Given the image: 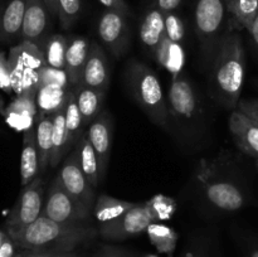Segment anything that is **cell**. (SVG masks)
I'll return each instance as SVG.
<instances>
[{
	"instance_id": "74e56055",
	"label": "cell",
	"mask_w": 258,
	"mask_h": 257,
	"mask_svg": "<svg viewBox=\"0 0 258 257\" xmlns=\"http://www.w3.org/2000/svg\"><path fill=\"white\" fill-rule=\"evenodd\" d=\"M237 110L241 111L246 116H248L251 120L258 123V100L253 98V100H239Z\"/></svg>"
},
{
	"instance_id": "f6af8a7d",
	"label": "cell",
	"mask_w": 258,
	"mask_h": 257,
	"mask_svg": "<svg viewBox=\"0 0 258 257\" xmlns=\"http://www.w3.org/2000/svg\"><path fill=\"white\" fill-rule=\"evenodd\" d=\"M45 4H47L48 9H49L50 14L52 15H57L58 17V4L57 0H44Z\"/></svg>"
},
{
	"instance_id": "d590c367",
	"label": "cell",
	"mask_w": 258,
	"mask_h": 257,
	"mask_svg": "<svg viewBox=\"0 0 258 257\" xmlns=\"http://www.w3.org/2000/svg\"><path fill=\"white\" fill-rule=\"evenodd\" d=\"M165 35L176 43H183L185 37L183 19L174 12L165 14Z\"/></svg>"
},
{
	"instance_id": "db71d44e",
	"label": "cell",
	"mask_w": 258,
	"mask_h": 257,
	"mask_svg": "<svg viewBox=\"0 0 258 257\" xmlns=\"http://www.w3.org/2000/svg\"><path fill=\"white\" fill-rule=\"evenodd\" d=\"M256 166H257V169H258V159H257V161H256Z\"/></svg>"
},
{
	"instance_id": "484cf974",
	"label": "cell",
	"mask_w": 258,
	"mask_h": 257,
	"mask_svg": "<svg viewBox=\"0 0 258 257\" xmlns=\"http://www.w3.org/2000/svg\"><path fill=\"white\" fill-rule=\"evenodd\" d=\"M52 130L53 115H38L35 121V143L39 155V171L43 173L50 166V154H52Z\"/></svg>"
},
{
	"instance_id": "60d3db41",
	"label": "cell",
	"mask_w": 258,
	"mask_h": 257,
	"mask_svg": "<svg viewBox=\"0 0 258 257\" xmlns=\"http://www.w3.org/2000/svg\"><path fill=\"white\" fill-rule=\"evenodd\" d=\"M18 248L19 247L17 246V243L9 236L7 238V241L3 243V246L0 247V257H14L18 253Z\"/></svg>"
},
{
	"instance_id": "9c48e42d",
	"label": "cell",
	"mask_w": 258,
	"mask_h": 257,
	"mask_svg": "<svg viewBox=\"0 0 258 257\" xmlns=\"http://www.w3.org/2000/svg\"><path fill=\"white\" fill-rule=\"evenodd\" d=\"M156 218L151 211L148 202L136 203L134 208L126 212L125 214L116 221L100 227V234L106 239L111 241H122L128 237L143 233L148 229L151 223H155Z\"/></svg>"
},
{
	"instance_id": "7dc6e473",
	"label": "cell",
	"mask_w": 258,
	"mask_h": 257,
	"mask_svg": "<svg viewBox=\"0 0 258 257\" xmlns=\"http://www.w3.org/2000/svg\"><path fill=\"white\" fill-rule=\"evenodd\" d=\"M249 257H258V246L252 247L249 251Z\"/></svg>"
},
{
	"instance_id": "d4e9b609",
	"label": "cell",
	"mask_w": 258,
	"mask_h": 257,
	"mask_svg": "<svg viewBox=\"0 0 258 257\" xmlns=\"http://www.w3.org/2000/svg\"><path fill=\"white\" fill-rule=\"evenodd\" d=\"M136 203H130V202L122 201V199L113 198V197L101 194L96 198L95 207H93V214L97 219L100 227L106 226L111 222L120 218L122 214L130 211L135 207Z\"/></svg>"
},
{
	"instance_id": "4fadbf2b",
	"label": "cell",
	"mask_w": 258,
	"mask_h": 257,
	"mask_svg": "<svg viewBox=\"0 0 258 257\" xmlns=\"http://www.w3.org/2000/svg\"><path fill=\"white\" fill-rule=\"evenodd\" d=\"M35 93L37 91H28L17 95L3 111L5 122L15 131L24 133L35 126L38 117Z\"/></svg>"
},
{
	"instance_id": "ee69618b",
	"label": "cell",
	"mask_w": 258,
	"mask_h": 257,
	"mask_svg": "<svg viewBox=\"0 0 258 257\" xmlns=\"http://www.w3.org/2000/svg\"><path fill=\"white\" fill-rule=\"evenodd\" d=\"M248 33L251 34L254 45L258 48V14L256 15V18H254L253 22H252L251 27H249V29H248Z\"/></svg>"
},
{
	"instance_id": "d6a6232c",
	"label": "cell",
	"mask_w": 258,
	"mask_h": 257,
	"mask_svg": "<svg viewBox=\"0 0 258 257\" xmlns=\"http://www.w3.org/2000/svg\"><path fill=\"white\" fill-rule=\"evenodd\" d=\"M58 18L63 29L72 27L80 18L82 0H57Z\"/></svg>"
},
{
	"instance_id": "bcb514c9",
	"label": "cell",
	"mask_w": 258,
	"mask_h": 257,
	"mask_svg": "<svg viewBox=\"0 0 258 257\" xmlns=\"http://www.w3.org/2000/svg\"><path fill=\"white\" fill-rule=\"evenodd\" d=\"M8 237H9V234H8L7 229H5V231H3V229H0V247H2L3 243H4V242L7 241Z\"/></svg>"
},
{
	"instance_id": "4dcf8cb0",
	"label": "cell",
	"mask_w": 258,
	"mask_h": 257,
	"mask_svg": "<svg viewBox=\"0 0 258 257\" xmlns=\"http://www.w3.org/2000/svg\"><path fill=\"white\" fill-rule=\"evenodd\" d=\"M68 40L62 34H52L43 42L42 50L44 53L45 63L53 68L66 70V54Z\"/></svg>"
},
{
	"instance_id": "f5cc1de1",
	"label": "cell",
	"mask_w": 258,
	"mask_h": 257,
	"mask_svg": "<svg viewBox=\"0 0 258 257\" xmlns=\"http://www.w3.org/2000/svg\"><path fill=\"white\" fill-rule=\"evenodd\" d=\"M146 257H156V256H154V254H149V256H146Z\"/></svg>"
},
{
	"instance_id": "30bf717a",
	"label": "cell",
	"mask_w": 258,
	"mask_h": 257,
	"mask_svg": "<svg viewBox=\"0 0 258 257\" xmlns=\"http://www.w3.org/2000/svg\"><path fill=\"white\" fill-rule=\"evenodd\" d=\"M57 176L59 178L63 186L76 199H78L81 203L85 204L90 211L93 212V207L96 203L95 193H93V188L88 183L82 169H81L78 150L76 146L71 151L70 155L66 158V160L63 161L62 168H60Z\"/></svg>"
},
{
	"instance_id": "f1b7e54d",
	"label": "cell",
	"mask_w": 258,
	"mask_h": 257,
	"mask_svg": "<svg viewBox=\"0 0 258 257\" xmlns=\"http://www.w3.org/2000/svg\"><path fill=\"white\" fill-rule=\"evenodd\" d=\"M64 120L68 138V151H70L71 149L77 145L78 140H80L83 134V127H85L82 116H81L80 110H78L76 96L72 90H71L67 103L64 106Z\"/></svg>"
},
{
	"instance_id": "2e32d148",
	"label": "cell",
	"mask_w": 258,
	"mask_h": 257,
	"mask_svg": "<svg viewBox=\"0 0 258 257\" xmlns=\"http://www.w3.org/2000/svg\"><path fill=\"white\" fill-rule=\"evenodd\" d=\"M80 85L93 88L106 93L110 85V71L105 52L97 43H92L90 47L87 62L83 70L82 81Z\"/></svg>"
},
{
	"instance_id": "f907efd6",
	"label": "cell",
	"mask_w": 258,
	"mask_h": 257,
	"mask_svg": "<svg viewBox=\"0 0 258 257\" xmlns=\"http://www.w3.org/2000/svg\"><path fill=\"white\" fill-rule=\"evenodd\" d=\"M254 85H256V87L258 88V78H257V80H256V81H254Z\"/></svg>"
},
{
	"instance_id": "b9f144b4",
	"label": "cell",
	"mask_w": 258,
	"mask_h": 257,
	"mask_svg": "<svg viewBox=\"0 0 258 257\" xmlns=\"http://www.w3.org/2000/svg\"><path fill=\"white\" fill-rule=\"evenodd\" d=\"M183 0H155V7L159 8L164 14L166 13H173Z\"/></svg>"
},
{
	"instance_id": "7c38bea8",
	"label": "cell",
	"mask_w": 258,
	"mask_h": 257,
	"mask_svg": "<svg viewBox=\"0 0 258 257\" xmlns=\"http://www.w3.org/2000/svg\"><path fill=\"white\" fill-rule=\"evenodd\" d=\"M97 33L101 42L110 52L115 57H120L126 50L128 40L127 15L115 10H106L98 20Z\"/></svg>"
},
{
	"instance_id": "ac0fdd59",
	"label": "cell",
	"mask_w": 258,
	"mask_h": 257,
	"mask_svg": "<svg viewBox=\"0 0 258 257\" xmlns=\"http://www.w3.org/2000/svg\"><path fill=\"white\" fill-rule=\"evenodd\" d=\"M139 37L141 43L153 53H155L156 48L165 37V14L155 5L149 8L144 14L139 28Z\"/></svg>"
},
{
	"instance_id": "f546056e",
	"label": "cell",
	"mask_w": 258,
	"mask_h": 257,
	"mask_svg": "<svg viewBox=\"0 0 258 257\" xmlns=\"http://www.w3.org/2000/svg\"><path fill=\"white\" fill-rule=\"evenodd\" d=\"M227 10L237 29H249L258 14V0H227Z\"/></svg>"
},
{
	"instance_id": "7bdbcfd3",
	"label": "cell",
	"mask_w": 258,
	"mask_h": 257,
	"mask_svg": "<svg viewBox=\"0 0 258 257\" xmlns=\"http://www.w3.org/2000/svg\"><path fill=\"white\" fill-rule=\"evenodd\" d=\"M96 257H130L127 252L122 251L121 248H116V247L105 246L102 247L100 252Z\"/></svg>"
},
{
	"instance_id": "3957f363",
	"label": "cell",
	"mask_w": 258,
	"mask_h": 257,
	"mask_svg": "<svg viewBox=\"0 0 258 257\" xmlns=\"http://www.w3.org/2000/svg\"><path fill=\"white\" fill-rule=\"evenodd\" d=\"M126 81L140 108L156 125L165 126L169 120L168 101L158 76L139 60H131L126 70Z\"/></svg>"
},
{
	"instance_id": "5b68a950",
	"label": "cell",
	"mask_w": 258,
	"mask_h": 257,
	"mask_svg": "<svg viewBox=\"0 0 258 257\" xmlns=\"http://www.w3.org/2000/svg\"><path fill=\"white\" fill-rule=\"evenodd\" d=\"M42 216L66 224H86L92 211L76 199L60 183L59 178L52 181L44 201Z\"/></svg>"
},
{
	"instance_id": "816d5d0a",
	"label": "cell",
	"mask_w": 258,
	"mask_h": 257,
	"mask_svg": "<svg viewBox=\"0 0 258 257\" xmlns=\"http://www.w3.org/2000/svg\"><path fill=\"white\" fill-rule=\"evenodd\" d=\"M186 257H193V254H190V253H188V254H186Z\"/></svg>"
},
{
	"instance_id": "83f0119b",
	"label": "cell",
	"mask_w": 258,
	"mask_h": 257,
	"mask_svg": "<svg viewBox=\"0 0 258 257\" xmlns=\"http://www.w3.org/2000/svg\"><path fill=\"white\" fill-rule=\"evenodd\" d=\"M68 153V138L66 130L64 107L53 115L52 130V154H50V166L57 168L63 156Z\"/></svg>"
},
{
	"instance_id": "cb8c5ba5",
	"label": "cell",
	"mask_w": 258,
	"mask_h": 257,
	"mask_svg": "<svg viewBox=\"0 0 258 257\" xmlns=\"http://www.w3.org/2000/svg\"><path fill=\"white\" fill-rule=\"evenodd\" d=\"M72 91L76 96L78 110H80L83 123H85L86 127L102 111V105L103 101H105L106 93L96 91L93 88L86 87L83 85L76 86V87H73Z\"/></svg>"
},
{
	"instance_id": "52a82bcc",
	"label": "cell",
	"mask_w": 258,
	"mask_h": 257,
	"mask_svg": "<svg viewBox=\"0 0 258 257\" xmlns=\"http://www.w3.org/2000/svg\"><path fill=\"white\" fill-rule=\"evenodd\" d=\"M44 207V185L43 179L37 176L23 186L17 203L10 211L5 222L7 229H18L33 223L42 216Z\"/></svg>"
},
{
	"instance_id": "8992f818",
	"label": "cell",
	"mask_w": 258,
	"mask_h": 257,
	"mask_svg": "<svg viewBox=\"0 0 258 257\" xmlns=\"http://www.w3.org/2000/svg\"><path fill=\"white\" fill-rule=\"evenodd\" d=\"M227 0H197L194 24L206 54H213L226 23Z\"/></svg>"
},
{
	"instance_id": "836d02e7",
	"label": "cell",
	"mask_w": 258,
	"mask_h": 257,
	"mask_svg": "<svg viewBox=\"0 0 258 257\" xmlns=\"http://www.w3.org/2000/svg\"><path fill=\"white\" fill-rule=\"evenodd\" d=\"M45 85H57L67 90L72 88L66 70H58L48 65H45L39 71V76H38V87Z\"/></svg>"
},
{
	"instance_id": "7402d4cb",
	"label": "cell",
	"mask_w": 258,
	"mask_h": 257,
	"mask_svg": "<svg viewBox=\"0 0 258 257\" xmlns=\"http://www.w3.org/2000/svg\"><path fill=\"white\" fill-rule=\"evenodd\" d=\"M154 54L159 65L165 68L173 77L183 73L185 53H184L181 43L174 42L165 35Z\"/></svg>"
},
{
	"instance_id": "4316f807",
	"label": "cell",
	"mask_w": 258,
	"mask_h": 257,
	"mask_svg": "<svg viewBox=\"0 0 258 257\" xmlns=\"http://www.w3.org/2000/svg\"><path fill=\"white\" fill-rule=\"evenodd\" d=\"M76 148L78 150L81 169H82L83 174H85L86 179L91 184V186L96 188L101 181L100 165H98V159L95 153V149H93L92 144H91L90 139H88L87 131L82 134Z\"/></svg>"
},
{
	"instance_id": "8d00e7d4",
	"label": "cell",
	"mask_w": 258,
	"mask_h": 257,
	"mask_svg": "<svg viewBox=\"0 0 258 257\" xmlns=\"http://www.w3.org/2000/svg\"><path fill=\"white\" fill-rule=\"evenodd\" d=\"M0 90L5 93H12V78H10V68L8 62V55L5 52H0Z\"/></svg>"
},
{
	"instance_id": "ab89813d",
	"label": "cell",
	"mask_w": 258,
	"mask_h": 257,
	"mask_svg": "<svg viewBox=\"0 0 258 257\" xmlns=\"http://www.w3.org/2000/svg\"><path fill=\"white\" fill-rule=\"evenodd\" d=\"M102 7L106 8V10H115V12L122 13L125 15H130V8H128L126 0H98Z\"/></svg>"
},
{
	"instance_id": "f35d334b",
	"label": "cell",
	"mask_w": 258,
	"mask_h": 257,
	"mask_svg": "<svg viewBox=\"0 0 258 257\" xmlns=\"http://www.w3.org/2000/svg\"><path fill=\"white\" fill-rule=\"evenodd\" d=\"M24 257H78V254L73 252H55L48 249H22Z\"/></svg>"
},
{
	"instance_id": "6da1fadb",
	"label": "cell",
	"mask_w": 258,
	"mask_h": 257,
	"mask_svg": "<svg viewBox=\"0 0 258 257\" xmlns=\"http://www.w3.org/2000/svg\"><path fill=\"white\" fill-rule=\"evenodd\" d=\"M7 232L20 249L55 252H73L76 247L91 241L97 234V231L87 224L59 223L45 216H40L22 228L7 229Z\"/></svg>"
},
{
	"instance_id": "603a6c76",
	"label": "cell",
	"mask_w": 258,
	"mask_h": 257,
	"mask_svg": "<svg viewBox=\"0 0 258 257\" xmlns=\"http://www.w3.org/2000/svg\"><path fill=\"white\" fill-rule=\"evenodd\" d=\"M71 90L57 85H45L38 87L35 93V102L38 115L52 116L66 106Z\"/></svg>"
},
{
	"instance_id": "ba28073f",
	"label": "cell",
	"mask_w": 258,
	"mask_h": 257,
	"mask_svg": "<svg viewBox=\"0 0 258 257\" xmlns=\"http://www.w3.org/2000/svg\"><path fill=\"white\" fill-rule=\"evenodd\" d=\"M166 101L169 115L181 123H191L201 117L202 108L196 90L183 73L171 78Z\"/></svg>"
},
{
	"instance_id": "8fae6325",
	"label": "cell",
	"mask_w": 258,
	"mask_h": 257,
	"mask_svg": "<svg viewBox=\"0 0 258 257\" xmlns=\"http://www.w3.org/2000/svg\"><path fill=\"white\" fill-rule=\"evenodd\" d=\"M207 199L216 208L226 212L239 211L246 204V196L236 183L227 179L202 176Z\"/></svg>"
},
{
	"instance_id": "d6986e66",
	"label": "cell",
	"mask_w": 258,
	"mask_h": 257,
	"mask_svg": "<svg viewBox=\"0 0 258 257\" xmlns=\"http://www.w3.org/2000/svg\"><path fill=\"white\" fill-rule=\"evenodd\" d=\"M27 0H7L0 25V42L12 43L22 38Z\"/></svg>"
},
{
	"instance_id": "9a60e30c",
	"label": "cell",
	"mask_w": 258,
	"mask_h": 257,
	"mask_svg": "<svg viewBox=\"0 0 258 257\" xmlns=\"http://www.w3.org/2000/svg\"><path fill=\"white\" fill-rule=\"evenodd\" d=\"M50 12L44 0H27L22 25V40L42 47L47 39Z\"/></svg>"
},
{
	"instance_id": "681fc988",
	"label": "cell",
	"mask_w": 258,
	"mask_h": 257,
	"mask_svg": "<svg viewBox=\"0 0 258 257\" xmlns=\"http://www.w3.org/2000/svg\"><path fill=\"white\" fill-rule=\"evenodd\" d=\"M14 257H24V253H23V251H19Z\"/></svg>"
},
{
	"instance_id": "7a4b0ae2",
	"label": "cell",
	"mask_w": 258,
	"mask_h": 257,
	"mask_svg": "<svg viewBox=\"0 0 258 257\" xmlns=\"http://www.w3.org/2000/svg\"><path fill=\"white\" fill-rule=\"evenodd\" d=\"M246 73V53L242 37L236 30L223 35L212 68V91L228 108H237L241 100Z\"/></svg>"
},
{
	"instance_id": "c3c4849f",
	"label": "cell",
	"mask_w": 258,
	"mask_h": 257,
	"mask_svg": "<svg viewBox=\"0 0 258 257\" xmlns=\"http://www.w3.org/2000/svg\"><path fill=\"white\" fill-rule=\"evenodd\" d=\"M4 5H5V3L4 4H0V25H2V18H3V12H4Z\"/></svg>"
},
{
	"instance_id": "ffe728a7",
	"label": "cell",
	"mask_w": 258,
	"mask_h": 257,
	"mask_svg": "<svg viewBox=\"0 0 258 257\" xmlns=\"http://www.w3.org/2000/svg\"><path fill=\"white\" fill-rule=\"evenodd\" d=\"M90 45L83 37H76L68 42L66 54V72L70 78L71 87H76L82 81L83 70L87 62Z\"/></svg>"
},
{
	"instance_id": "1f68e13d",
	"label": "cell",
	"mask_w": 258,
	"mask_h": 257,
	"mask_svg": "<svg viewBox=\"0 0 258 257\" xmlns=\"http://www.w3.org/2000/svg\"><path fill=\"white\" fill-rule=\"evenodd\" d=\"M146 232H148L151 243L158 248L159 252L173 254V252L175 251L176 242H178V234L171 227L155 222L148 227Z\"/></svg>"
},
{
	"instance_id": "e0dca14e",
	"label": "cell",
	"mask_w": 258,
	"mask_h": 257,
	"mask_svg": "<svg viewBox=\"0 0 258 257\" xmlns=\"http://www.w3.org/2000/svg\"><path fill=\"white\" fill-rule=\"evenodd\" d=\"M228 127L237 146L248 155L258 159V123L234 110L228 120Z\"/></svg>"
},
{
	"instance_id": "5bb4252c",
	"label": "cell",
	"mask_w": 258,
	"mask_h": 257,
	"mask_svg": "<svg viewBox=\"0 0 258 257\" xmlns=\"http://www.w3.org/2000/svg\"><path fill=\"white\" fill-rule=\"evenodd\" d=\"M86 131L97 155L100 179L102 180L107 170L112 145V121L110 115L106 111H101L100 115L87 126Z\"/></svg>"
},
{
	"instance_id": "277c9868",
	"label": "cell",
	"mask_w": 258,
	"mask_h": 257,
	"mask_svg": "<svg viewBox=\"0 0 258 257\" xmlns=\"http://www.w3.org/2000/svg\"><path fill=\"white\" fill-rule=\"evenodd\" d=\"M10 68L12 88L15 96L28 91L38 90V76L44 67V53L39 45L22 40L18 45L10 48L8 54Z\"/></svg>"
},
{
	"instance_id": "e575fe53",
	"label": "cell",
	"mask_w": 258,
	"mask_h": 257,
	"mask_svg": "<svg viewBox=\"0 0 258 257\" xmlns=\"http://www.w3.org/2000/svg\"><path fill=\"white\" fill-rule=\"evenodd\" d=\"M156 221H165L169 219L175 212V203L171 198L165 196H155L148 201Z\"/></svg>"
},
{
	"instance_id": "44dd1931",
	"label": "cell",
	"mask_w": 258,
	"mask_h": 257,
	"mask_svg": "<svg viewBox=\"0 0 258 257\" xmlns=\"http://www.w3.org/2000/svg\"><path fill=\"white\" fill-rule=\"evenodd\" d=\"M39 155L35 143V126L23 133V149L20 155V180L27 185L39 174Z\"/></svg>"
}]
</instances>
